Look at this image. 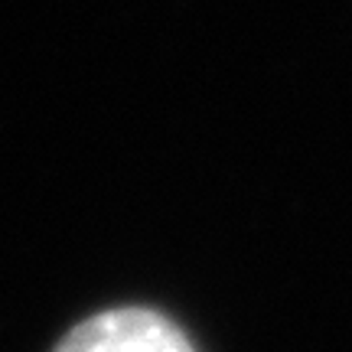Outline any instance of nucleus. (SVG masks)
<instances>
[{"label":"nucleus","mask_w":352,"mask_h":352,"mask_svg":"<svg viewBox=\"0 0 352 352\" xmlns=\"http://www.w3.org/2000/svg\"><path fill=\"white\" fill-rule=\"evenodd\" d=\"M52 352H199L186 329L153 307H111L85 316Z\"/></svg>","instance_id":"obj_1"}]
</instances>
